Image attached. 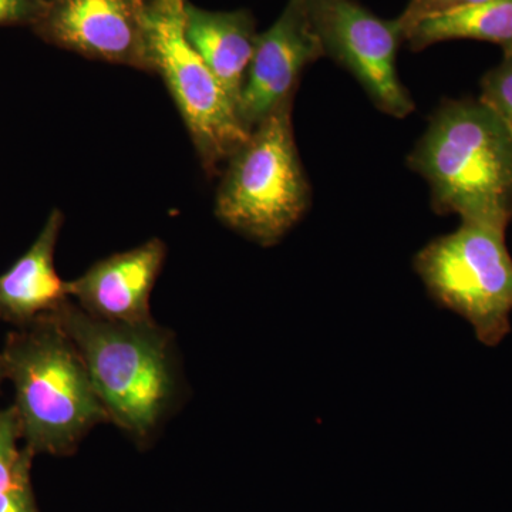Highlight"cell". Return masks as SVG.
Masks as SVG:
<instances>
[{
  "mask_svg": "<svg viewBox=\"0 0 512 512\" xmlns=\"http://www.w3.org/2000/svg\"><path fill=\"white\" fill-rule=\"evenodd\" d=\"M430 185L431 207L463 222L505 229L512 221V138L480 100H446L409 156Z\"/></svg>",
  "mask_w": 512,
  "mask_h": 512,
  "instance_id": "1",
  "label": "cell"
},
{
  "mask_svg": "<svg viewBox=\"0 0 512 512\" xmlns=\"http://www.w3.org/2000/svg\"><path fill=\"white\" fill-rule=\"evenodd\" d=\"M52 316L79 350L109 421L138 443L150 439L178 399L170 332L154 319L93 318L72 299Z\"/></svg>",
  "mask_w": 512,
  "mask_h": 512,
  "instance_id": "2",
  "label": "cell"
},
{
  "mask_svg": "<svg viewBox=\"0 0 512 512\" xmlns=\"http://www.w3.org/2000/svg\"><path fill=\"white\" fill-rule=\"evenodd\" d=\"M2 355L22 440L33 456H67L109 421L79 350L53 316L9 333Z\"/></svg>",
  "mask_w": 512,
  "mask_h": 512,
  "instance_id": "3",
  "label": "cell"
},
{
  "mask_svg": "<svg viewBox=\"0 0 512 512\" xmlns=\"http://www.w3.org/2000/svg\"><path fill=\"white\" fill-rule=\"evenodd\" d=\"M293 100L252 128L225 164L215 200L218 220L262 247L278 244L311 205L293 133Z\"/></svg>",
  "mask_w": 512,
  "mask_h": 512,
  "instance_id": "4",
  "label": "cell"
},
{
  "mask_svg": "<svg viewBox=\"0 0 512 512\" xmlns=\"http://www.w3.org/2000/svg\"><path fill=\"white\" fill-rule=\"evenodd\" d=\"M414 268L430 295L470 322L481 343L495 346L508 335L512 258L505 229L461 222L421 249Z\"/></svg>",
  "mask_w": 512,
  "mask_h": 512,
  "instance_id": "5",
  "label": "cell"
},
{
  "mask_svg": "<svg viewBox=\"0 0 512 512\" xmlns=\"http://www.w3.org/2000/svg\"><path fill=\"white\" fill-rule=\"evenodd\" d=\"M187 0H150V39L163 77L205 173L215 175L248 140L247 127L222 84L195 52L184 30Z\"/></svg>",
  "mask_w": 512,
  "mask_h": 512,
  "instance_id": "6",
  "label": "cell"
},
{
  "mask_svg": "<svg viewBox=\"0 0 512 512\" xmlns=\"http://www.w3.org/2000/svg\"><path fill=\"white\" fill-rule=\"evenodd\" d=\"M323 53L360 83L384 114L404 119L416 109L397 73L404 43L397 19L384 20L355 0H305Z\"/></svg>",
  "mask_w": 512,
  "mask_h": 512,
  "instance_id": "7",
  "label": "cell"
},
{
  "mask_svg": "<svg viewBox=\"0 0 512 512\" xmlns=\"http://www.w3.org/2000/svg\"><path fill=\"white\" fill-rule=\"evenodd\" d=\"M32 30L49 45L87 59L156 73L150 0H47Z\"/></svg>",
  "mask_w": 512,
  "mask_h": 512,
  "instance_id": "8",
  "label": "cell"
},
{
  "mask_svg": "<svg viewBox=\"0 0 512 512\" xmlns=\"http://www.w3.org/2000/svg\"><path fill=\"white\" fill-rule=\"evenodd\" d=\"M323 53L305 0H288L281 16L258 33L254 56L238 100V114L249 131L272 111L295 99L303 72Z\"/></svg>",
  "mask_w": 512,
  "mask_h": 512,
  "instance_id": "9",
  "label": "cell"
},
{
  "mask_svg": "<svg viewBox=\"0 0 512 512\" xmlns=\"http://www.w3.org/2000/svg\"><path fill=\"white\" fill-rule=\"evenodd\" d=\"M165 256L167 247L158 238L107 256L79 278L67 282L70 299L93 318L106 322H150L151 292Z\"/></svg>",
  "mask_w": 512,
  "mask_h": 512,
  "instance_id": "10",
  "label": "cell"
},
{
  "mask_svg": "<svg viewBox=\"0 0 512 512\" xmlns=\"http://www.w3.org/2000/svg\"><path fill=\"white\" fill-rule=\"evenodd\" d=\"M63 222V212L53 208L28 251L0 275V322L25 328L55 315L70 301L67 282L55 266Z\"/></svg>",
  "mask_w": 512,
  "mask_h": 512,
  "instance_id": "11",
  "label": "cell"
},
{
  "mask_svg": "<svg viewBox=\"0 0 512 512\" xmlns=\"http://www.w3.org/2000/svg\"><path fill=\"white\" fill-rule=\"evenodd\" d=\"M184 30L238 109L258 37L252 13L247 9L207 10L185 2Z\"/></svg>",
  "mask_w": 512,
  "mask_h": 512,
  "instance_id": "12",
  "label": "cell"
},
{
  "mask_svg": "<svg viewBox=\"0 0 512 512\" xmlns=\"http://www.w3.org/2000/svg\"><path fill=\"white\" fill-rule=\"evenodd\" d=\"M458 39L494 43L504 55H512V0H487L423 20L407 33L404 43L413 52H421L436 43Z\"/></svg>",
  "mask_w": 512,
  "mask_h": 512,
  "instance_id": "13",
  "label": "cell"
},
{
  "mask_svg": "<svg viewBox=\"0 0 512 512\" xmlns=\"http://www.w3.org/2000/svg\"><path fill=\"white\" fill-rule=\"evenodd\" d=\"M22 431L15 406L0 410V493L30 481L32 453L19 447Z\"/></svg>",
  "mask_w": 512,
  "mask_h": 512,
  "instance_id": "14",
  "label": "cell"
},
{
  "mask_svg": "<svg viewBox=\"0 0 512 512\" xmlns=\"http://www.w3.org/2000/svg\"><path fill=\"white\" fill-rule=\"evenodd\" d=\"M481 103L500 119L512 138V55L488 70L481 80Z\"/></svg>",
  "mask_w": 512,
  "mask_h": 512,
  "instance_id": "15",
  "label": "cell"
},
{
  "mask_svg": "<svg viewBox=\"0 0 512 512\" xmlns=\"http://www.w3.org/2000/svg\"><path fill=\"white\" fill-rule=\"evenodd\" d=\"M484 2H487V0H409L406 9L397 18V22H399L403 35L406 37L407 33L423 20L447 15V13L470 8V6L480 5Z\"/></svg>",
  "mask_w": 512,
  "mask_h": 512,
  "instance_id": "16",
  "label": "cell"
},
{
  "mask_svg": "<svg viewBox=\"0 0 512 512\" xmlns=\"http://www.w3.org/2000/svg\"><path fill=\"white\" fill-rule=\"evenodd\" d=\"M47 0H0V28H33L45 12Z\"/></svg>",
  "mask_w": 512,
  "mask_h": 512,
  "instance_id": "17",
  "label": "cell"
},
{
  "mask_svg": "<svg viewBox=\"0 0 512 512\" xmlns=\"http://www.w3.org/2000/svg\"><path fill=\"white\" fill-rule=\"evenodd\" d=\"M0 512H39L30 481L0 493Z\"/></svg>",
  "mask_w": 512,
  "mask_h": 512,
  "instance_id": "18",
  "label": "cell"
},
{
  "mask_svg": "<svg viewBox=\"0 0 512 512\" xmlns=\"http://www.w3.org/2000/svg\"><path fill=\"white\" fill-rule=\"evenodd\" d=\"M6 380V372H5V362H3V355L0 352V387H2L3 382Z\"/></svg>",
  "mask_w": 512,
  "mask_h": 512,
  "instance_id": "19",
  "label": "cell"
}]
</instances>
